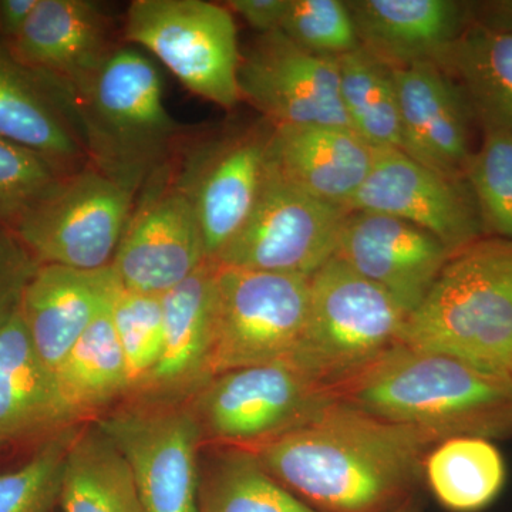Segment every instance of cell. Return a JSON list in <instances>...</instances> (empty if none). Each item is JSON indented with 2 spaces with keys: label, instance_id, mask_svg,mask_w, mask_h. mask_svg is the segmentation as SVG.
Returning a JSON list of instances; mask_svg holds the SVG:
<instances>
[{
  "label": "cell",
  "instance_id": "1",
  "mask_svg": "<svg viewBox=\"0 0 512 512\" xmlns=\"http://www.w3.org/2000/svg\"><path fill=\"white\" fill-rule=\"evenodd\" d=\"M437 439L339 402L251 450L262 467L319 512H386L410 491Z\"/></svg>",
  "mask_w": 512,
  "mask_h": 512
},
{
  "label": "cell",
  "instance_id": "2",
  "mask_svg": "<svg viewBox=\"0 0 512 512\" xmlns=\"http://www.w3.org/2000/svg\"><path fill=\"white\" fill-rule=\"evenodd\" d=\"M336 400L377 419L454 437L512 436V376L457 357L399 345L335 390Z\"/></svg>",
  "mask_w": 512,
  "mask_h": 512
},
{
  "label": "cell",
  "instance_id": "3",
  "mask_svg": "<svg viewBox=\"0 0 512 512\" xmlns=\"http://www.w3.org/2000/svg\"><path fill=\"white\" fill-rule=\"evenodd\" d=\"M400 345L510 373L512 241L484 237L451 255L407 316Z\"/></svg>",
  "mask_w": 512,
  "mask_h": 512
},
{
  "label": "cell",
  "instance_id": "4",
  "mask_svg": "<svg viewBox=\"0 0 512 512\" xmlns=\"http://www.w3.org/2000/svg\"><path fill=\"white\" fill-rule=\"evenodd\" d=\"M70 114L94 167L131 190L170 160L181 127L164 104L156 66L119 47L70 101Z\"/></svg>",
  "mask_w": 512,
  "mask_h": 512
},
{
  "label": "cell",
  "instance_id": "5",
  "mask_svg": "<svg viewBox=\"0 0 512 512\" xmlns=\"http://www.w3.org/2000/svg\"><path fill=\"white\" fill-rule=\"evenodd\" d=\"M407 313L333 256L309 278L305 330L288 365L335 393L400 345Z\"/></svg>",
  "mask_w": 512,
  "mask_h": 512
},
{
  "label": "cell",
  "instance_id": "6",
  "mask_svg": "<svg viewBox=\"0 0 512 512\" xmlns=\"http://www.w3.org/2000/svg\"><path fill=\"white\" fill-rule=\"evenodd\" d=\"M309 278L215 264L212 377L288 363L305 330Z\"/></svg>",
  "mask_w": 512,
  "mask_h": 512
},
{
  "label": "cell",
  "instance_id": "7",
  "mask_svg": "<svg viewBox=\"0 0 512 512\" xmlns=\"http://www.w3.org/2000/svg\"><path fill=\"white\" fill-rule=\"evenodd\" d=\"M124 36L153 53L195 96L222 109L241 99L234 15L205 0H134Z\"/></svg>",
  "mask_w": 512,
  "mask_h": 512
},
{
  "label": "cell",
  "instance_id": "8",
  "mask_svg": "<svg viewBox=\"0 0 512 512\" xmlns=\"http://www.w3.org/2000/svg\"><path fill=\"white\" fill-rule=\"evenodd\" d=\"M136 191L94 165L64 175L12 234L39 265L109 268L134 208Z\"/></svg>",
  "mask_w": 512,
  "mask_h": 512
},
{
  "label": "cell",
  "instance_id": "9",
  "mask_svg": "<svg viewBox=\"0 0 512 512\" xmlns=\"http://www.w3.org/2000/svg\"><path fill=\"white\" fill-rule=\"evenodd\" d=\"M335 400L295 367L271 363L214 376L187 403L204 439L251 451L305 426Z\"/></svg>",
  "mask_w": 512,
  "mask_h": 512
},
{
  "label": "cell",
  "instance_id": "10",
  "mask_svg": "<svg viewBox=\"0 0 512 512\" xmlns=\"http://www.w3.org/2000/svg\"><path fill=\"white\" fill-rule=\"evenodd\" d=\"M99 430L127 461L146 512H198L204 437L187 402L130 399Z\"/></svg>",
  "mask_w": 512,
  "mask_h": 512
},
{
  "label": "cell",
  "instance_id": "11",
  "mask_svg": "<svg viewBox=\"0 0 512 512\" xmlns=\"http://www.w3.org/2000/svg\"><path fill=\"white\" fill-rule=\"evenodd\" d=\"M349 211L316 200L266 167L251 215L214 264L311 278L336 255Z\"/></svg>",
  "mask_w": 512,
  "mask_h": 512
},
{
  "label": "cell",
  "instance_id": "12",
  "mask_svg": "<svg viewBox=\"0 0 512 512\" xmlns=\"http://www.w3.org/2000/svg\"><path fill=\"white\" fill-rule=\"evenodd\" d=\"M143 187L111 268L124 289L163 296L208 259L194 202L170 161Z\"/></svg>",
  "mask_w": 512,
  "mask_h": 512
},
{
  "label": "cell",
  "instance_id": "13",
  "mask_svg": "<svg viewBox=\"0 0 512 512\" xmlns=\"http://www.w3.org/2000/svg\"><path fill=\"white\" fill-rule=\"evenodd\" d=\"M238 84L241 99L274 127L350 128L340 99L339 59L308 52L279 30L259 36L241 55Z\"/></svg>",
  "mask_w": 512,
  "mask_h": 512
},
{
  "label": "cell",
  "instance_id": "14",
  "mask_svg": "<svg viewBox=\"0 0 512 512\" xmlns=\"http://www.w3.org/2000/svg\"><path fill=\"white\" fill-rule=\"evenodd\" d=\"M348 211L392 215L426 229L453 254L484 238L476 198L464 178L437 173L396 148L377 150Z\"/></svg>",
  "mask_w": 512,
  "mask_h": 512
},
{
  "label": "cell",
  "instance_id": "15",
  "mask_svg": "<svg viewBox=\"0 0 512 512\" xmlns=\"http://www.w3.org/2000/svg\"><path fill=\"white\" fill-rule=\"evenodd\" d=\"M110 22L90 0H39L9 56L35 76L70 113L74 94L116 50Z\"/></svg>",
  "mask_w": 512,
  "mask_h": 512
},
{
  "label": "cell",
  "instance_id": "16",
  "mask_svg": "<svg viewBox=\"0 0 512 512\" xmlns=\"http://www.w3.org/2000/svg\"><path fill=\"white\" fill-rule=\"evenodd\" d=\"M453 252L426 229L392 215L349 211L336 258L380 286L410 315Z\"/></svg>",
  "mask_w": 512,
  "mask_h": 512
},
{
  "label": "cell",
  "instance_id": "17",
  "mask_svg": "<svg viewBox=\"0 0 512 512\" xmlns=\"http://www.w3.org/2000/svg\"><path fill=\"white\" fill-rule=\"evenodd\" d=\"M269 133L249 131L201 148L180 173L194 202L208 261L220 255L254 210Z\"/></svg>",
  "mask_w": 512,
  "mask_h": 512
},
{
  "label": "cell",
  "instance_id": "18",
  "mask_svg": "<svg viewBox=\"0 0 512 512\" xmlns=\"http://www.w3.org/2000/svg\"><path fill=\"white\" fill-rule=\"evenodd\" d=\"M402 120V151L421 165L464 178L473 157L470 104L436 63L393 70Z\"/></svg>",
  "mask_w": 512,
  "mask_h": 512
},
{
  "label": "cell",
  "instance_id": "19",
  "mask_svg": "<svg viewBox=\"0 0 512 512\" xmlns=\"http://www.w3.org/2000/svg\"><path fill=\"white\" fill-rule=\"evenodd\" d=\"M20 291L0 299V447L77 423L30 338Z\"/></svg>",
  "mask_w": 512,
  "mask_h": 512
},
{
  "label": "cell",
  "instance_id": "20",
  "mask_svg": "<svg viewBox=\"0 0 512 512\" xmlns=\"http://www.w3.org/2000/svg\"><path fill=\"white\" fill-rule=\"evenodd\" d=\"M376 154V148L350 128L272 126L266 167L316 200L346 210L369 177Z\"/></svg>",
  "mask_w": 512,
  "mask_h": 512
},
{
  "label": "cell",
  "instance_id": "21",
  "mask_svg": "<svg viewBox=\"0 0 512 512\" xmlns=\"http://www.w3.org/2000/svg\"><path fill=\"white\" fill-rule=\"evenodd\" d=\"M214 272V262L207 261L161 296L163 352L146 382L128 399L187 402L212 379Z\"/></svg>",
  "mask_w": 512,
  "mask_h": 512
},
{
  "label": "cell",
  "instance_id": "22",
  "mask_svg": "<svg viewBox=\"0 0 512 512\" xmlns=\"http://www.w3.org/2000/svg\"><path fill=\"white\" fill-rule=\"evenodd\" d=\"M113 268L82 271L39 265L20 291V308L37 352L56 372L74 343L120 288Z\"/></svg>",
  "mask_w": 512,
  "mask_h": 512
},
{
  "label": "cell",
  "instance_id": "23",
  "mask_svg": "<svg viewBox=\"0 0 512 512\" xmlns=\"http://www.w3.org/2000/svg\"><path fill=\"white\" fill-rule=\"evenodd\" d=\"M360 47L389 69L436 63L470 22L456 0H348Z\"/></svg>",
  "mask_w": 512,
  "mask_h": 512
},
{
  "label": "cell",
  "instance_id": "24",
  "mask_svg": "<svg viewBox=\"0 0 512 512\" xmlns=\"http://www.w3.org/2000/svg\"><path fill=\"white\" fill-rule=\"evenodd\" d=\"M0 138L35 151L64 174L89 161L62 103L35 76L0 55ZM90 164V161H89Z\"/></svg>",
  "mask_w": 512,
  "mask_h": 512
},
{
  "label": "cell",
  "instance_id": "25",
  "mask_svg": "<svg viewBox=\"0 0 512 512\" xmlns=\"http://www.w3.org/2000/svg\"><path fill=\"white\" fill-rule=\"evenodd\" d=\"M439 66L460 87L483 130L512 133V35L468 22Z\"/></svg>",
  "mask_w": 512,
  "mask_h": 512
},
{
  "label": "cell",
  "instance_id": "26",
  "mask_svg": "<svg viewBox=\"0 0 512 512\" xmlns=\"http://www.w3.org/2000/svg\"><path fill=\"white\" fill-rule=\"evenodd\" d=\"M60 501L64 512H146L127 461L99 429L73 434Z\"/></svg>",
  "mask_w": 512,
  "mask_h": 512
},
{
  "label": "cell",
  "instance_id": "27",
  "mask_svg": "<svg viewBox=\"0 0 512 512\" xmlns=\"http://www.w3.org/2000/svg\"><path fill=\"white\" fill-rule=\"evenodd\" d=\"M110 309L111 305L94 319L55 372L64 403L77 421L127 397L130 390L126 357Z\"/></svg>",
  "mask_w": 512,
  "mask_h": 512
},
{
  "label": "cell",
  "instance_id": "28",
  "mask_svg": "<svg viewBox=\"0 0 512 512\" xmlns=\"http://www.w3.org/2000/svg\"><path fill=\"white\" fill-rule=\"evenodd\" d=\"M424 471L439 503L454 512L483 510L505 483L503 456L490 440L481 437L440 441L427 454Z\"/></svg>",
  "mask_w": 512,
  "mask_h": 512
},
{
  "label": "cell",
  "instance_id": "29",
  "mask_svg": "<svg viewBox=\"0 0 512 512\" xmlns=\"http://www.w3.org/2000/svg\"><path fill=\"white\" fill-rule=\"evenodd\" d=\"M340 99L349 126L376 150L402 151V120L393 70L360 47L339 59Z\"/></svg>",
  "mask_w": 512,
  "mask_h": 512
},
{
  "label": "cell",
  "instance_id": "30",
  "mask_svg": "<svg viewBox=\"0 0 512 512\" xmlns=\"http://www.w3.org/2000/svg\"><path fill=\"white\" fill-rule=\"evenodd\" d=\"M198 512H319L262 467L255 454L229 448L200 485Z\"/></svg>",
  "mask_w": 512,
  "mask_h": 512
},
{
  "label": "cell",
  "instance_id": "31",
  "mask_svg": "<svg viewBox=\"0 0 512 512\" xmlns=\"http://www.w3.org/2000/svg\"><path fill=\"white\" fill-rule=\"evenodd\" d=\"M110 313L126 357L130 382L127 397H130L146 382L163 352V299L120 286L111 303Z\"/></svg>",
  "mask_w": 512,
  "mask_h": 512
},
{
  "label": "cell",
  "instance_id": "32",
  "mask_svg": "<svg viewBox=\"0 0 512 512\" xmlns=\"http://www.w3.org/2000/svg\"><path fill=\"white\" fill-rule=\"evenodd\" d=\"M466 180L485 229L512 241V133L483 130V143L468 163Z\"/></svg>",
  "mask_w": 512,
  "mask_h": 512
},
{
  "label": "cell",
  "instance_id": "33",
  "mask_svg": "<svg viewBox=\"0 0 512 512\" xmlns=\"http://www.w3.org/2000/svg\"><path fill=\"white\" fill-rule=\"evenodd\" d=\"M279 32L308 52L333 59L360 49L355 22L343 0H288Z\"/></svg>",
  "mask_w": 512,
  "mask_h": 512
},
{
  "label": "cell",
  "instance_id": "34",
  "mask_svg": "<svg viewBox=\"0 0 512 512\" xmlns=\"http://www.w3.org/2000/svg\"><path fill=\"white\" fill-rule=\"evenodd\" d=\"M64 175L35 151L0 138V227L13 232Z\"/></svg>",
  "mask_w": 512,
  "mask_h": 512
},
{
  "label": "cell",
  "instance_id": "35",
  "mask_svg": "<svg viewBox=\"0 0 512 512\" xmlns=\"http://www.w3.org/2000/svg\"><path fill=\"white\" fill-rule=\"evenodd\" d=\"M73 433L57 434L18 470L0 473V512H47L60 498Z\"/></svg>",
  "mask_w": 512,
  "mask_h": 512
},
{
  "label": "cell",
  "instance_id": "36",
  "mask_svg": "<svg viewBox=\"0 0 512 512\" xmlns=\"http://www.w3.org/2000/svg\"><path fill=\"white\" fill-rule=\"evenodd\" d=\"M37 266L19 239L8 229L0 228V299L22 289Z\"/></svg>",
  "mask_w": 512,
  "mask_h": 512
},
{
  "label": "cell",
  "instance_id": "37",
  "mask_svg": "<svg viewBox=\"0 0 512 512\" xmlns=\"http://www.w3.org/2000/svg\"><path fill=\"white\" fill-rule=\"evenodd\" d=\"M227 8L238 15L261 35L276 32L281 28L288 0H231Z\"/></svg>",
  "mask_w": 512,
  "mask_h": 512
},
{
  "label": "cell",
  "instance_id": "38",
  "mask_svg": "<svg viewBox=\"0 0 512 512\" xmlns=\"http://www.w3.org/2000/svg\"><path fill=\"white\" fill-rule=\"evenodd\" d=\"M470 22L503 35H512V0L470 3Z\"/></svg>",
  "mask_w": 512,
  "mask_h": 512
},
{
  "label": "cell",
  "instance_id": "39",
  "mask_svg": "<svg viewBox=\"0 0 512 512\" xmlns=\"http://www.w3.org/2000/svg\"><path fill=\"white\" fill-rule=\"evenodd\" d=\"M39 0H0V32L15 39L26 25Z\"/></svg>",
  "mask_w": 512,
  "mask_h": 512
},
{
  "label": "cell",
  "instance_id": "40",
  "mask_svg": "<svg viewBox=\"0 0 512 512\" xmlns=\"http://www.w3.org/2000/svg\"><path fill=\"white\" fill-rule=\"evenodd\" d=\"M386 512H420L419 508L413 504V501L410 498L404 500L403 503L396 505V507L392 508V510Z\"/></svg>",
  "mask_w": 512,
  "mask_h": 512
},
{
  "label": "cell",
  "instance_id": "41",
  "mask_svg": "<svg viewBox=\"0 0 512 512\" xmlns=\"http://www.w3.org/2000/svg\"><path fill=\"white\" fill-rule=\"evenodd\" d=\"M510 373H511V376H512V367H511V372Z\"/></svg>",
  "mask_w": 512,
  "mask_h": 512
}]
</instances>
